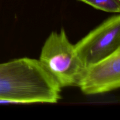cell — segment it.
<instances>
[{"label": "cell", "instance_id": "2", "mask_svg": "<svg viewBox=\"0 0 120 120\" xmlns=\"http://www.w3.org/2000/svg\"><path fill=\"white\" fill-rule=\"evenodd\" d=\"M38 60L61 88L78 87L85 68L64 29L49 35Z\"/></svg>", "mask_w": 120, "mask_h": 120}, {"label": "cell", "instance_id": "3", "mask_svg": "<svg viewBox=\"0 0 120 120\" xmlns=\"http://www.w3.org/2000/svg\"><path fill=\"white\" fill-rule=\"evenodd\" d=\"M75 46L84 68L111 55L120 48V15L107 19Z\"/></svg>", "mask_w": 120, "mask_h": 120}, {"label": "cell", "instance_id": "5", "mask_svg": "<svg viewBox=\"0 0 120 120\" xmlns=\"http://www.w3.org/2000/svg\"><path fill=\"white\" fill-rule=\"evenodd\" d=\"M94 8L107 12H120V0H80Z\"/></svg>", "mask_w": 120, "mask_h": 120}, {"label": "cell", "instance_id": "1", "mask_svg": "<svg viewBox=\"0 0 120 120\" xmlns=\"http://www.w3.org/2000/svg\"><path fill=\"white\" fill-rule=\"evenodd\" d=\"M61 89L38 59L0 63V104L57 103Z\"/></svg>", "mask_w": 120, "mask_h": 120}, {"label": "cell", "instance_id": "4", "mask_svg": "<svg viewBox=\"0 0 120 120\" xmlns=\"http://www.w3.org/2000/svg\"><path fill=\"white\" fill-rule=\"evenodd\" d=\"M79 87L86 95L109 93L120 87V48L85 68Z\"/></svg>", "mask_w": 120, "mask_h": 120}]
</instances>
